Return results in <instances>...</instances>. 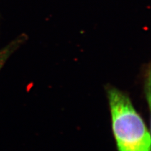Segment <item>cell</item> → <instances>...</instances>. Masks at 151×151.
Here are the masks:
<instances>
[{"mask_svg":"<svg viewBox=\"0 0 151 151\" xmlns=\"http://www.w3.org/2000/svg\"><path fill=\"white\" fill-rule=\"evenodd\" d=\"M106 91L118 150L150 151V132L129 96L110 85L106 86Z\"/></svg>","mask_w":151,"mask_h":151,"instance_id":"1","label":"cell"},{"mask_svg":"<svg viewBox=\"0 0 151 151\" xmlns=\"http://www.w3.org/2000/svg\"><path fill=\"white\" fill-rule=\"evenodd\" d=\"M27 40V35L22 34L0 49V71L10 57L20 49Z\"/></svg>","mask_w":151,"mask_h":151,"instance_id":"2","label":"cell"}]
</instances>
